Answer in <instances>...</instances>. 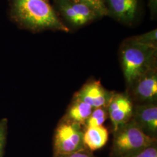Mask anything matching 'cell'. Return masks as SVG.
Segmentation results:
<instances>
[{
    "label": "cell",
    "mask_w": 157,
    "mask_h": 157,
    "mask_svg": "<svg viewBox=\"0 0 157 157\" xmlns=\"http://www.w3.org/2000/svg\"><path fill=\"white\" fill-rule=\"evenodd\" d=\"M10 6L12 19L24 29L32 32H71L62 22L49 0H10Z\"/></svg>",
    "instance_id": "6da1fadb"
},
{
    "label": "cell",
    "mask_w": 157,
    "mask_h": 157,
    "mask_svg": "<svg viewBox=\"0 0 157 157\" xmlns=\"http://www.w3.org/2000/svg\"><path fill=\"white\" fill-rule=\"evenodd\" d=\"M119 56L126 88L144 74L157 68V48L138 43L132 37L122 41Z\"/></svg>",
    "instance_id": "7a4b0ae2"
},
{
    "label": "cell",
    "mask_w": 157,
    "mask_h": 157,
    "mask_svg": "<svg viewBox=\"0 0 157 157\" xmlns=\"http://www.w3.org/2000/svg\"><path fill=\"white\" fill-rule=\"evenodd\" d=\"M113 133L110 157H133L157 141L146 135L131 119Z\"/></svg>",
    "instance_id": "3957f363"
},
{
    "label": "cell",
    "mask_w": 157,
    "mask_h": 157,
    "mask_svg": "<svg viewBox=\"0 0 157 157\" xmlns=\"http://www.w3.org/2000/svg\"><path fill=\"white\" fill-rule=\"evenodd\" d=\"M53 7L70 30L81 28L102 17L90 6L73 0H54Z\"/></svg>",
    "instance_id": "277c9868"
},
{
    "label": "cell",
    "mask_w": 157,
    "mask_h": 157,
    "mask_svg": "<svg viewBox=\"0 0 157 157\" xmlns=\"http://www.w3.org/2000/svg\"><path fill=\"white\" fill-rule=\"evenodd\" d=\"M83 126L61 118L53 137V156L86 149L83 143Z\"/></svg>",
    "instance_id": "5b68a950"
},
{
    "label": "cell",
    "mask_w": 157,
    "mask_h": 157,
    "mask_svg": "<svg viewBox=\"0 0 157 157\" xmlns=\"http://www.w3.org/2000/svg\"><path fill=\"white\" fill-rule=\"evenodd\" d=\"M125 91L134 105L157 104V68L142 75Z\"/></svg>",
    "instance_id": "8992f818"
},
{
    "label": "cell",
    "mask_w": 157,
    "mask_h": 157,
    "mask_svg": "<svg viewBox=\"0 0 157 157\" xmlns=\"http://www.w3.org/2000/svg\"><path fill=\"white\" fill-rule=\"evenodd\" d=\"M107 16L126 26H132L140 18L142 0H104Z\"/></svg>",
    "instance_id": "52a82bcc"
},
{
    "label": "cell",
    "mask_w": 157,
    "mask_h": 157,
    "mask_svg": "<svg viewBox=\"0 0 157 157\" xmlns=\"http://www.w3.org/2000/svg\"><path fill=\"white\" fill-rule=\"evenodd\" d=\"M134 104L128 94L114 92L107 107L108 117L112 124V132L132 119Z\"/></svg>",
    "instance_id": "ba28073f"
},
{
    "label": "cell",
    "mask_w": 157,
    "mask_h": 157,
    "mask_svg": "<svg viewBox=\"0 0 157 157\" xmlns=\"http://www.w3.org/2000/svg\"><path fill=\"white\" fill-rule=\"evenodd\" d=\"M114 92L106 89L100 80L91 79L74 94L73 98L83 101L93 108H107Z\"/></svg>",
    "instance_id": "9c48e42d"
},
{
    "label": "cell",
    "mask_w": 157,
    "mask_h": 157,
    "mask_svg": "<svg viewBox=\"0 0 157 157\" xmlns=\"http://www.w3.org/2000/svg\"><path fill=\"white\" fill-rule=\"evenodd\" d=\"M132 120L146 135L157 139V104L134 105Z\"/></svg>",
    "instance_id": "30bf717a"
},
{
    "label": "cell",
    "mask_w": 157,
    "mask_h": 157,
    "mask_svg": "<svg viewBox=\"0 0 157 157\" xmlns=\"http://www.w3.org/2000/svg\"><path fill=\"white\" fill-rule=\"evenodd\" d=\"M108 139L109 132L104 125L84 129L83 143L85 148L92 152L105 146Z\"/></svg>",
    "instance_id": "8fae6325"
},
{
    "label": "cell",
    "mask_w": 157,
    "mask_h": 157,
    "mask_svg": "<svg viewBox=\"0 0 157 157\" xmlns=\"http://www.w3.org/2000/svg\"><path fill=\"white\" fill-rule=\"evenodd\" d=\"M93 109L89 104L73 98L62 118L83 127Z\"/></svg>",
    "instance_id": "7c38bea8"
},
{
    "label": "cell",
    "mask_w": 157,
    "mask_h": 157,
    "mask_svg": "<svg viewBox=\"0 0 157 157\" xmlns=\"http://www.w3.org/2000/svg\"><path fill=\"white\" fill-rule=\"evenodd\" d=\"M108 118L109 117L107 108L98 107L94 108L84 124L83 128L102 126Z\"/></svg>",
    "instance_id": "4fadbf2b"
},
{
    "label": "cell",
    "mask_w": 157,
    "mask_h": 157,
    "mask_svg": "<svg viewBox=\"0 0 157 157\" xmlns=\"http://www.w3.org/2000/svg\"><path fill=\"white\" fill-rule=\"evenodd\" d=\"M131 37L138 43L157 48V29H154L148 32Z\"/></svg>",
    "instance_id": "5bb4252c"
},
{
    "label": "cell",
    "mask_w": 157,
    "mask_h": 157,
    "mask_svg": "<svg viewBox=\"0 0 157 157\" xmlns=\"http://www.w3.org/2000/svg\"><path fill=\"white\" fill-rule=\"evenodd\" d=\"M78 2L83 3L90 6L97 12L101 17L107 16V10L104 5V0H73Z\"/></svg>",
    "instance_id": "9a60e30c"
},
{
    "label": "cell",
    "mask_w": 157,
    "mask_h": 157,
    "mask_svg": "<svg viewBox=\"0 0 157 157\" xmlns=\"http://www.w3.org/2000/svg\"><path fill=\"white\" fill-rule=\"evenodd\" d=\"M8 119L3 118L0 120V157H3L6 147L8 133Z\"/></svg>",
    "instance_id": "2e32d148"
},
{
    "label": "cell",
    "mask_w": 157,
    "mask_h": 157,
    "mask_svg": "<svg viewBox=\"0 0 157 157\" xmlns=\"http://www.w3.org/2000/svg\"><path fill=\"white\" fill-rule=\"evenodd\" d=\"M133 157H157V141Z\"/></svg>",
    "instance_id": "e0dca14e"
},
{
    "label": "cell",
    "mask_w": 157,
    "mask_h": 157,
    "mask_svg": "<svg viewBox=\"0 0 157 157\" xmlns=\"http://www.w3.org/2000/svg\"><path fill=\"white\" fill-rule=\"evenodd\" d=\"M53 157H95L93 152L87 149H84L78 151L74 152L63 155H58Z\"/></svg>",
    "instance_id": "ac0fdd59"
},
{
    "label": "cell",
    "mask_w": 157,
    "mask_h": 157,
    "mask_svg": "<svg viewBox=\"0 0 157 157\" xmlns=\"http://www.w3.org/2000/svg\"><path fill=\"white\" fill-rule=\"evenodd\" d=\"M147 1L151 17L155 19L157 16V0H147Z\"/></svg>",
    "instance_id": "d6986e66"
}]
</instances>
